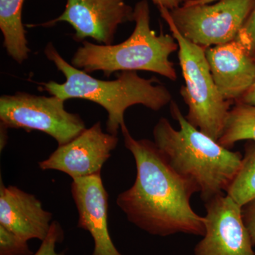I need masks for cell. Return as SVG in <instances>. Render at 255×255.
Segmentation results:
<instances>
[{
	"instance_id": "obj_1",
	"label": "cell",
	"mask_w": 255,
	"mask_h": 255,
	"mask_svg": "<svg viewBox=\"0 0 255 255\" xmlns=\"http://www.w3.org/2000/svg\"><path fill=\"white\" fill-rule=\"evenodd\" d=\"M126 147L136 165L131 187L117 196V204L129 222L153 236L177 233L204 236V216L191 206L195 184L177 173L154 141L132 136L127 125L122 127Z\"/></svg>"
},
{
	"instance_id": "obj_2",
	"label": "cell",
	"mask_w": 255,
	"mask_h": 255,
	"mask_svg": "<svg viewBox=\"0 0 255 255\" xmlns=\"http://www.w3.org/2000/svg\"><path fill=\"white\" fill-rule=\"evenodd\" d=\"M170 112L179 130L165 118L159 119L153 129L154 142L164 158L177 173L196 184L204 202L226 194L241 169L243 156L191 125L174 101Z\"/></svg>"
},
{
	"instance_id": "obj_3",
	"label": "cell",
	"mask_w": 255,
	"mask_h": 255,
	"mask_svg": "<svg viewBox=\"0 0 255 255\" xmlns=\"http://www.w3.org/2000/svg\"><path fill=\"white\" fill-rule=\"evenodd\" d=\"M44 53L63 74L65 82H43L41 90L65 102L82 99L103 107L108 114L107 132L112 135H118L126 125L124 115L132 106L140 105L157 112L172 102L170 92L155 77L146 79L136 71H124L116 80H100L68 63L52 43H48Z\"/></svg>"
},
{
	"instance_id": "obj_4",
	"label": "cell",
	"mask_w": 255,
	"mask_h": 255,
	"mask_svg": "<svg viewBox=\"0 0 255 255\" xmlns=\"http://www.w3.org/2000/svg\"><path fill=\"white\" fill-rule=\"evenodd\" d=\"M133 9L135 28L126 41L116 45L84 41L73 55L71 65L89 74L102 72L106 78L117 72L142 70L175 81L177 71L169 56L179 49L177 41L172 35L162 30L157 35L151 28L147 0L139 1Z\"/></svg>"
},
{
	"instance_id": "obj_5",
	"label": "cell",
	"mask_w": 255,
	"mask_h": 255,
	"mask_svg": "<svg viewBox=\"0 0 255 255\" xmlns=\"http://www.w3.org/2000/svg\"><path fill=\"white\" fill-rule=\"evenodd\" d=\"M179 45L178 58L184 85L180 95L188 107V122L218 141L222 135L233 102L225 100L218 90L206 58L207 48L198 46L181 34L168 9L158 7Z\"/></svg>"
},
{
	"instance_id": "obj_6",
	"label": "cell",
	"mask_w": 255,
	"mask_h": 255,
	"mask_svg": "<svg viewBox=\"0 0 255 255\" xmlns=\"http://www.w3.org/2000/svg\"><path fill=\"white\" fill-rule=\"evenodd\" d=\"M65 101L56 96H38L18 92L0 97V122L9 128L41 131L65 145L86 129L78 114L65 108Z\"/></svg>"
},
{
	"instance_id": "obj_7",
	"label": "cell",
	"mask_w": 255,
	"mask_h": 255,
	"mask_svg": "<svg viewBox=\"0 0 255 255\" xmlns=\"http://www.w3.org/2000/svg\"><path fill=\"white\" fill-rule=\"evenodd\" d=\"M255 0H219L169 11L184 38L208 48L234 41L254 7Z\"/></svg>"
},
{
	"instance_id": "obj_8",
	"label": "cell",
	"mask_w": 255,
	"mask_h": 255,
	"mask_svg": "<svg viewBox=\"0 0 255 255\" xmlns=\"http://www.w3.org/2000/svg\"><path fill=\"white\" fill-rule=\"evenodd\" d=\"M205 234L195 255H255L243 207L226 194L205 203Z\"/></svg>"
},
{
	"instance_id": "obj_9",
	"label": "cell",
	"mask_w": 255,
	"mask_h": 255,
	"mask_svg": "<svg viewBox=\"0 0 255 255\" xmlns=\"http://www.w3.org/2000/svg\"><path fill=\"white\" fill-rule=\"evenodd\" d=\"M133 11L125 0H66L63 14L38 26L51 27L67 22L75 30V41L90 38L101 44L112 45L119 26L133 21Z\"/></svg>"
},
{
	"instance_id": "obj_10",
	"label": "cell",
	"mask_w": 255,
	"mask_h": 255,
	"mask_svg": "<svg viewBox=\"0 0 255 255\" xmlns=\"http://www.w3.org/2000/svg\"><path fill=\"white\" fill-rule=\"evenodd\" d=\"M118 142V135L104 132L102 124L98 122L71 141L58 146L38 165L43 171L63 172L73 180L101 174Z\"/></svg>"
},
{
	"instance_id": "obj_11",
	"label": "cell",
	"mask_w": 255,
	"mask_h": 255,
	"mask_svg": "<svg viewBox=\"0 0 255 255\" xmlns=\"http://www.w3.org/2000/svg\"><path fill=\"white\" fill-rule=\"evenodd\" d=\"M71 193L78 211V227L88 231L93 239L92 255H123L109 231V195L101 174L73 180Z\"/></svg>"
},
{
	"instance_id": "obj_12",
	"label": "cell",
	"mask_w": 255,
	"mask_h": 255,
	"mask_svg": "<svg viewBox=\"0 0 255 255\" xmlns=\"http://www.w3.org/2000/svg\"><path fill=\"white\" fill-rule=\"evenodd\" d=\"M211 75L225 100L240 102L255 83V57L238 40L206 50Z\"/></svg>"
},
{
	"instance_id": "obj_13",
	"label": "cell",
	"mask_w": 255,
	"mask_h": 255,
	"mask_svg": "<svg viewBox=\"0 0 255 255\" xmlns=\"http://www.w3.org/2000/svg\"><path fill=\"white\" fill-rule=\"evenodd\" d=\"M53 215L41 201L15 186L0 185V226L26 241H44L49 233Z\"/></svg>"
},
{
	"instance_id": "obj_14",
	"label": "cell",
	"mask_w": 255,
	"mask_h": 255,
	"mask_svg": "<svg viewBox=\"0 0 255 255\" xmlns=\"http://www.w3.org/2000/svg\"><path fill=\"white\" fill-rule=\"evenodd\" d=\"M25 0H0V29L3 46L8 55L18 64L27 60L31 49L22 23Z\"/></svg>"
},
{
	"instance_id": "obj_15",
	"label": "cell",
	"mask_w": 255,
	"mask_h": 255,
	"mask_svg": "<svg viewBox=\"0 0 255 255\" xmlns=\"http://www.w3.org/2000/svg\"><path fill=\"white\" fill-rule=\"evenodd\" d=\"M241 140L255 141V106L238 102L231 109L218 142L228 149Z\"/></svg>"
},
{
	"instance_id": "obj_16",
	"label": "cell",
	"mask_w": 255,
	"mask_h": 255,
	"mask_svg": "<svg viewBox=\"0 0 255 255\" xmlns=\"http://www.w3.org/2000/svg\"><path fill=\"white\" fill-rule=\"evenodd\" d=\"M243 207L255 199V141L249 140L245 146L241 169L226 192Z\"/></svg>"
},
{
	"instance_id": "obj_17",
	"label": "cell",
	"mask_w": 255,
	"mask_h": 255,
	"mask_svg": "<svg viewBox=\"0 0 255 255\" xmlns=\"http://www.w3.org/2000/svg\"><path fill=\"white\" fill-rule=\"evenodd\" d=\"M28 241L0 226V255H33Z\"/></svg>"
},
{
	"instance_id": "obj_18",
	"label": "cell",
	"mask_w": 255,
	"mask_h": 255,
	"mask_svg": "<svg viewBox=\"0 0 255 255\" xmlns=\"http://www.w3.org/2000/svg\"><path fill=\"white\" fill-rule=\"evenodd\" d=\"M65 235L61 225L57 221H53L49 233L44 241H42L38 251L33 255H64L65 253L56 251L57 244L63 241Z\"/></svg>"
},
{
	"instance_id": "obj_19",
	"label": "cell",
	"mask_w": 255,
	"mask_h": 255,
	"mask_svg": "<svg viewBox=\"0 0 255 255\" xmlns=\"http://www.w3.org/2000/svg\"><path fill=\"white\" fill-rule=\"evenodd\" d=\"M236 40L243 43L250 53L255 57V4Z\"/></svg>"
},
{
	"instance_id": "obj_20",
	"label": "cell",
	"mask_w": 255,
	"mask_h": 255,
	"mask_svg": "<svg viewBox=\"0 0 255 255\" xmlns=\"http://www.w3.org/2000/svg\"><path fill=\"white\" fill-rule=\"evenodd\" d=\"M243 216L253 246H255V199L243 206Z\"/></svg>"
},
{
	"instance_id": "obj_21",
	"label": "cell",
	"mask_w": 255,
	"mask_h": 255,
	"mask_svg": "<svg viewBox=\"0 0 255 255\" xmlns=\"http://www.w3.org/2000/svg\"><path fill=\"white\" fill-rule=\"evenodd\" d=\"M152 2L157 5L158 7H164L169 11L177 9L180 6L184 0H152Z\"/></svg>"
},
{
	"instance_id": "obj_22",
	"label": "cell",
	"mask_w": 255,
	"mask_h": 255,
	"mask_svg": "<svg viewBox=\"0 0 255 255\" xmlns=\"http://www.w3.org/2000/svg\"><path fill=\"white\" fill-rule=\"evenodd\" d=\"M238 102L246 104V105L255 106V83L251 87V90L247 92L246 95Z\"/></svg>"
},
{
	"instance_id": "obj_23",
	"label": "cell",
	"mask_w": 255,
	"mask_h": 255,
	"mask_svg": "<svg viewBox=\"0 0 255 255\" xmlns=\"http://www.w3.org/2000/svg\"><path fill=\"white\" fill-rule=\"evenodd\" d=\"M8 129L9 128L6 127L4 124H0V150L2 151L4 150L5 146L7 143L8 138Z\"/></svg>"
},
{
	"instance_id": "obj_24",
	"label": "cell",
	"mask_w": 255,
	"mask_h": 255,
	"mask_svg": "<svg viewBox=\"0 0 255 255\" xmlns=\"http://www.w3.org/2000/svg\"><path fill=\"white\" fill-rule=\"evenodd\" d=\"M219 0H184L183 5L184 6H191V5H201L211 4L216 2Z\"/></svg>"
}]
</instances>
